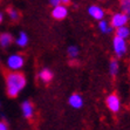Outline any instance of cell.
Masks as SVG:
<instances>
[{"label": "cell", "mask_w": 130, "mask_h": 130, "mask_svg": "<svg viewBox=\"0 0 130 130\" xmlns=\"http://www.w3.org/2000/svg\"><path fill=\"white\" fill-rule=\"evenodd\" d=\"M27 85V79L24 73L20 72H9L5 75V88L6 94L11 99L18 97L19 94L25 89Z\"/></svg>", "instance_id": "obj_1"}, {"label": "cell", "mask_w": 130, "mask_h": 130, "mask_svg": "<svg viewBox=\"0 0 130 130\" xmlns=\"http://www.w3.org/2000/svg\"><path fill=\"white\" fill-rule=\"evenodd\" d=\"M25 56L21 53H13L6 59V68L9 72H20L25 66Z\"/></svg>", "instance_id": "obj_2"}, {"label": "cell", "mask_w": 130, "mask_h": 130, "mask_svg": "<svg viewBox=\"0 0 130 130\" xmlns=\"http://www.w3.org/2000/svg\"><path fill=\"white\" fill-rule=\"evenodd\" d=\"M111 48H112V53L115 55V58L122 59L127 55L129 46H128V42L125 39H122L120 36L115 35L111 40Z\"/></svg>", "instance_id": "obj_3"}, {"label": "cell", "mask_w": 130, "mask_h": 130, "mask_svg": "<svg viewBox=\"0 0 130 130\" xmlns=\"http://www.w3.org/2000/svg\"><path fill=\"white\" fill-rule=\"evenodd\" d=\"M106 106L109 109V111H111L112 114H117L120 112L122 108V102L121 99L116 93H111L106 97Z\"/></svg>", "instance_id": "obj_4"}, {"label": "cell", "mask_w": 130, "mask_h": 130, "mask_svg": "<svg viewBox=\"0 0 130 130\" xmlns=\"http://www.w3.org/2000/svg\"><path fill=\"white\" fill-rule=\"evenodd\" d=\"M129 20H130V18L124 12H122V11H118V12L111 13L110 19H109V21H110L111 26L115 28V29H116V28H118V27H122V26L128 25Z\"/></svg>", "instance_id": "obj_5"}, {"label": "cell", "mask_w": 130, "mask_h": 130, "mask_svg": "<svg viewBox=\"0 0 130 130\" xmlns=\"http://www.w3.org/2000/svg\"><path fill=\"white\" fill-rule=\"evenodd\" d=\"M87 13L93 20H96V21H100V20L106 18L104 8L102 6H100V5H97V4H93L90 6H88Z\"/></svg>", "instance_id": "obj_6"}, {"label": "cell", "mask_w": 130, "mask_h": 130, "mask_svg": "<svg viewBox=\"0 0 130 130\" xmlns=\"http://www.w3.org/2000/svg\"><path fill=\"white\" fill-rule=\"evenodd\" d=\"M68 14H69V8H68V5H64V4L54 6L52 9V18L58 21L64 20L68 17Z\"/></svg>", "instance_id": "obj_7"}, {"label": "cell", "mask_w": 130, "mask_h": 130, "mask_svg": "<svg viewBox=\"0 0 130 130\" xmlns=\"http://www.w3.org/2000/svg\"><path fill=\"white\" fill-rule=\"evenodd\" d=\"M20 109H21V114L26 120H30L33 118L34 114H35V107H34L33 102L29 100H25L20 104Z\"/></svg>", "instance_id": "obj_8"}, {"label": "cell", "mask_w": 130, "mask_h": 130, "mask_svg": "<svg viewBox=\"0 0 130 130\" xmlns=\"http://www.w3.org/2000/svg\"><path fill=\"white\" fill-rule=\"evenodd\" d=\"M38 79L40 80V82H42L45 85H48L52 82V80L54 79V73L48 67H43L38 72Z\"/></svg>", "instance_id": "obj_9"}, {"label": "cell", "mask_w": 130, "mask_h": 130, "mask_svg": "<svg viewBox=\"0 0 130 130\" xmlns=\"http://www.w3.org/2000/svg\"><path fill=\"white\" fill-rule=\"evenodd\" d=\"M68 104L73 109H81L85 104V101H83V97L79 93H73L68 97Z\"/></svg>", "instance_id": "obj_10"}, {"label": "cell", "mask_w": 130, "mask_h": 130, "mask_svg": "<svg viewBox=\"0 0 130 130\" xmlns=\"http://www.w3.org/2000/svg\"><path fill=\"white\" fill-rule=\"evenodd\" d=\"M97 28L100 30V33L104 34V35H109V34L112 33V30H115V28L111 26L110 21L107 20L106 18L100 20V21H97Z\"/></svg>", "instance_id": "obj_11"}, {"label": "cell", "mask_w": 130, "mask_h": 130, "mask_svg": "<svg viewBox=\"0 0 130 130\" xmlns=\"http://www.w3.org/2000/svg\"><path fill=\"white\" fill-rule=\"evenodd\" d=\"M120 69H121V66H120V61H118L117 58H114L109 61L108 72L111 77H116L118 75V73H120Z\"/></svg>", "instance_id": "obj_12"}, {"label": "cell", "mask_w": 130, "mask_h": 130, "mask_svg": "<svg viewBox=\"0 0 130 130\" xmlns=\"http://www.w3.org/2000/svg\"><path fill=\"white\" fill-rule=\"evenodd\" d=\"M14 42L18 47H20V48H25V47L28 45V42H29V36H28V34L26 33V32L21 30V32H19V34L14 39Z\"/></svg>", "instance_id": "obj_13"}, {"label": "cell", "mask_w": 130, "mask_h": 130, "mask_svg": "<svg viewBox=\"0 0 130 130\" xmlns=\"http://www.w3.org/2000/svg\"><path fill=\"white\" fill-rule=\"evenodd\" d=\"M13 41H14V38H13V35L11 33H8V32L0 33V47L7 48V47L12 45Z\"/></svg>", "instance_id": "obj_14"}, {"label": "cell", "mask_w": 130, "mask_h": 130, "mask_svg": "<svg viewBox=\"0 0 130 130\" xmlns=\"http://www.w3.org/2000/svg\"><path fill=\"white\" fill-rule=\"evenodd\" d=\"M115 35L120 36V38H122V39H125L128 40L130 38V28L128 25H125V26H122V27H118L115 29Z\"/></svg>", "instance_id": "obj_15"}, {"label": "cell", "mask_w": 130, "mask_h": 130, "mask_svg": "<svg viewBox=\"0 0 130 130\" xmlns=\"http://www.w3.org/2000/svg\"><path fill=\"white\" fill-rule=\"evenodd\" d=\"M67 55L70 60H76L80 55V49L76 45H70L67 48Z\"/></svg>", "instance_id": "obj_16"}, {"label": "cell", "mask_w": 130, "mask_h": 130, "mask_svg": "<svg viewBox=\"0 0 130 130\" xmlns=\"http://www.w3.org/2000/svg\"><path fill=\"white\" fill-rule=\"evenodd\" d=\"M6 13L11 21H18L20 19V12L17 8H14V7H8L6 9Z\"/></svg>", "instance_id": "obj_17"}, {"label": "cell", "mask_w": 130, "mask_h": 130, "mask_svg": "<svg viewBox=\"0 0 130 130\" xmlns=\"http://www.w3.org/2000/svg\"><path fill=\"white\" fill-rule=\"evenodd\" d=\"M118 5H120V11L124 12L130 18V0H120Z\"/></svg>", "instance_id": "obj_18"}, {"label": "cell", "mask_w": 130, "mask_h": 130, "mask_svg": "<svg viewBox=\"0 0 130 130\" xmlns=\"http://www.w3.org/2000/svg\"><path fill=\"white\" fill-rule=\"evenodd\" d=\"M0 130H8V125L5 121H0Z\"/></svg>", "instance_id": "obj_19"}, {"label": "cell", "mask_w": 130, "mask_h": 130, "mask_svg": "<svg viewBox=\"0 0 130 130\" xmlns=\"http://www.w3.org/2000/svg\"><path fill=\"white\" fill-rule=\"evenodd\" d=\"M60 4H61V0H49V5H51L52 7L58 6V5H60Z\"/></svg>", "instance_id": "obj_20"}, {"label": "cell", "mask_w": 130, "mask_h": 130, "mask_svg": "<svg viewBox=\"0 0 130 130\" xmlns=\"http://www.w3.org/2000/svg\"><path fill=\"white\" fill-rule=\"evenodd\" d=\"M4 20H5V15H4V13L0 11V25L4 22Z\"/></svg>", "instance_id": "obj_21"}, {"label": "cell", "mask_w": 130, "mask_h": 130, "mask_svg": "<svg viewBox=\"0 0 130 130\" xmlns=\"http://www.w3.org/2000/svg\"><path fill=\"white\" fill-rule=\"evenodd\" d=\"M72 3V0H61V4H64V5H69Z\"/></svg>", "instance_id": "obj_22"}, {"label": "cell", "mask_w": 130, "mask_h": 130, "mask_svg": "<svg viewBox=\"0 0 130 130\" xmlns=\"http://www.w3.org/2000/svg\"><path fill=\"white\" fill-rule=\"evenodd\" d=\"M0 107H1V102H0Z\"/></svg>", "instance_id": "obj_23"}]
</instances>
